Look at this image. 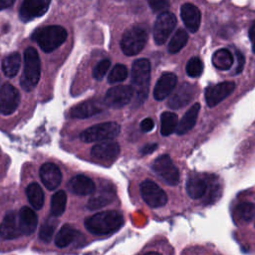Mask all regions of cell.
I'll list each match as a JSON object with an SVG mask.
<instances>
[{
  "label": "cell",
  "instance_id": "4316f807",
  "mask_svg": "<svg viewBox=\"0 0 255 255\" xmlns=\"http://www.w3.org/2000/svg\"><path fill=\"white\" fill-rule=\"evenodd\" d=\"M21 65V56L19 53H12L6 56L2 61V71L8 78L17 75Z\"/></svg>",
  "mask_w": 255,
  "mask_h": 255
},
{
  "label": "cell",
  "instance_id": "484cf974",
  "mask_svg": "<svg viewBox=\"0 0 255 255\" xmlns=\"http://www.w3.org/2000/svg\"><path fill=\"white\" fill-rule=\"evenodd\" d=\"M79 235L78 231L74 229L71 225L65 224L61 227L59 232L56 234L55 237V244L59 248H64L69 246Z\"/></svg>",
  "mask_w": 255,
  "mask_h": 255
},
{
  "label": "cell",
  "instance_id": "9a60e30c",
  "mask_svg": "<svg viewBox=\"0 0 255 255\" xmlns=\"http://www.w3.org/2000/svg\"><path fill=\"white\" fill-rule=\"evenodd\" d=\"M195 94L194 87L188 83L181 84L168 99L167 106L171 109H179L186 106Z\"/></svg>",
  "mask_w": 255,
  "mask_h": 255
},
{
  "label": "cell",
  "instance_id": "d6986e66",
  "mask_svg": "<svg viewBox=\"0 0 255 255\" xmlns=\"http://www.w3.org/2000/svg\"><path fill=\"white\" fill-rule=\"evenodd\" d=\"M104 103L100 100L93 99L89 101H85L71 110V116L77 119H86L97 114H100L104 110Z\"/></svg>",
  "mask_w": 255,
  "mask_h": 255
},
{
  "label": "cell",
  "instance_id": "f6af8a7d",
  "mask_svg": "<svg viewBox=\"0 0 255 255\" xmlns=\"http://www.w3.org/2000/svg\"><path fill=\"white\" fill-rule=\"evenodd\" d=\"M144 255H161L160 253H158V252H155V251H151V252H147V253H145Z\"/></svg>",
  "mask_w": 255,
  "mask_h": 255
},
{
  "label": "cell",
  "instance_id": "ee69618b",
  "mask_svg": "<svg viewBox=\"0 0 255 255\" xmlns=\"http://www.w3.org/2000/svg\"><path fill=\"white\" fill-rule=\"evenodd\" d=\"M14 4L13 0H0V10H4Z\"/></svg>",
  "mask_w": 255,
  "mask_h": 255
},
{
  "label": "cell",
  "instance_id": "8992f818",
  "mask_svg": "<svg viewBox=\"0 0 255 255\" xmlns=\"http://www.w3.org/2000/svg\"><path fill=\"white\" fill-rule=\"evenodd\" d=\"M147 41V32L140 26H133L127 30L121 40V48L125 55L134 56L138 54Z\"/></svg>",
  "mask_w": 255,
  "mask_h": 255
},
{
  "label": "cell",
  "instance_id": "6da1fadb",
  "mask_svg": "<svg viewBox=\"0 0 255 255\" xmlns=\"http://www.w3.org/2000/svg\"><path fill=\"white\" fill-rule=\"evenodd\" d=\"M124 216L115 210L96 213L85 220L86 229L95 235H107L116 232L124 224Z\"/></svg>",
  "mask_w": 255,
  "mask_h": 255
},
{
  "label": "cell",
  "instance_id": "cb8c5ba5",
  "mask_svg": "<svg viewBox=\"0 0 255 255\" xmlns=\"http://www.w3.org/2000/svg\"><path fill=\"white\" fill-rule=\"evenodd\" d=\"M115 197L114 190L110 189L109 187L101 188L98 192H96L88 201V208L90 210H97L100 209L108 204H110Z\"/></svg>",
  "mask_w": 255,
  "mask_h": 255
},
{
  "label": "cell",
  "instance_id": "277c9868",
  "mask_svg": "<svg viewBox=\"0 0 255 255\" xmlns=\"http://www.w3.org/2000/svg\"><path fill=\"white\" fill-rule=\"evenodd\" d=\"M33 39L44 52L50 53L65 42L67 31L61 26H46L37 30L33 35Z\"/></svg>",
  "mask_w": 255,
  "mask_h": 255
},
{
  "label": "cell",
  "instance_id": "d4e9b609",
  "mask_svg": "<svg viewBox=\"0 0 255 255\" xmlns=\"http://www.w3.org/2000/svg\"><path fill=\"white\" fill-rule=\"evenodd\" d=\"M207 190L206 179L200 175H192L186 182L187 194L193 198L198 199L205 195Z\"/></svg>",
  "mask_w": 255,
  "mask_h": 255
},
{
  "label": "cell",
  "instance_id": "2e32d148",
  "mask_svg": "<svg viewBox=\"0 0 255 255\" xmlns=\"http://www.w3.org/2000/svg\"><path fill=\"white\" fill-rule=\"evenodd\" d=\"M21 235L18 213L14 211L7 213L0 224V237L5 240H12Z\"/></svg>",
  "mask_w": 255,
  "mask_h": 255
},
{
  "label": "cell",
  "instance_id": "5bb4252c",
  "mask_svg": "<svg viewBox=\"0 0 255 255\" xmlns=\"http://www.w3.org/2000/svg\"><path fill=\"white\" fill-rule=\"evenodd\" d=\"M235 89L233 82H222L214 86H210L205 90V100L208 107L212 108L227 98Z\"/></svg>",
  "mask_w": 255,
  "mask_h": 255
},
{
  "label": "cell",
  "instance_id": "603a6c76",
  "mask_svg": "<svg viewBox=\"0 0 255 255\" xmlns=\"http://www.w3.org/2000/svg\"><path fill=\"white\" fill-rule=\"evenodd\" d=\"M199 110H200V105L198 103L193 104L189 108V110L184 114V116L181 118L179 124L177 125L176 130H175L177 134L182 135V134L186 133L187 131H189L194 127Z\"/></svg>",
  "mask_w": 255,
  "mask_h": 255
},
{
  "label": "cell",
  "instance_id": "9c48e42d",
  "mask_svg": "<svg viewBox=\"0 0 255 255\" xmlns=\"http://www.w3.org/2000/svg\"><path fill=\"white\" fill-rule=\"evenodd\" d=\"M176 22V17L170 12H163L157 16L153 25V39L157 45H162L167 40Z\"/></svg>",
  "mask_w": 255,
  "mask_h": 255
},
{
  "label": "cell",
  "instance_id": "ab89813d",
  "mask_svg": "<svg viewBox=\"0 0 255 255\" xmlns=\"http://www.w3.org/2000/svg\"><path fill=\"white\" fill-rule=\"evenodd\" d=\"M153 128H154V123H153V121H152L151 119H149V118H146V119L142 120L141 123H140V129H141L142 131H145V132L150 131Z\"/></svg>",
  "mask_w": 255,
  "mask_h": 255
},
{
  "label": "cell",
  "instance_id": "44dd1931",
  "mask_svg": "<svg viewBox=\"0 0 255 255\" xmlns=\"http://www.w3.org/2000/svg\"><path fill=\"white\" fill-rule=\"evenodd\" d=\"M18 219L22 235L28 236L36 230L38 218L36 213L30 207H22L18 212Z\"/></svg>",
  "mask_w": 255,
  "mask_h": 255
},
{
  "label": "cell",
  "instance_id": "5b68a950",
  "mask_svg": "<svg viewBox=\"0 0 255 255\" xmlns=\"http://www.w3.org/2000/svg\"><path fill=\"white\" fill-rule=\"evenodd\" d=\"M121 131L120 126L115 122H107L92 126L81 132L80 137L85 142L109 141Z\"/></svg>",
  "mask_w": 255,
  "mask_h": 255
},
{
  "label": "cell",
  "instance_id": "7402d4cb",
  "mask_svg": "<svg viewBox=\"0 0 255 255\" xmlns=\"http://www.w3.org/2000/svg\"><path fill=\"white\" fill-rule=\"evenodd\" d=\"M69 189L78 195H88L95 192V183L94 181L83 174L76 175L72 177L68 183Z\"/></svg>",
  "mask_w": 255,
  "mask_h": 255
},
{
  "label": "cell",
  "instance_id": "f1b7e54d",
  "mask_svg": "<svg viewBox=\"0 0 255 255\" xmlns=\"http://www.w3.org/2000/svg\"><path fill=\"white\" fill-rule=\"evenodd\" d=\"M178 125V117L172 112H164L160 116V133L163 136L171 134L176 130Z\"/></svg>",
  "mask_w": 255,
  "mask_h": 255
},
{
  "label": "cell",
  "instance_id": "b9f144b4",
  "mask_svg": "<svg viewBox=\"0 0 255 255\" xmlns=\"http://www.w3.org/2000/svg\"><path fill=\"white\" fill-rule=\"evenodd\" d=\"M236 55H237V63H238L236 73H240L243 69V66H244V56L239 51H236Z\"/></svg>",
  "mask_w": 255,
  "mask_h": 255
},
{
  "label": "cell",
  "instance_id": "836d02e7",
  "mask_svg": "<svg viewBox=\"0 0 255 255\" xmlns=\"http://www.w3.org/2000/svg\"><path fill=\"white\" fill-rule=\"evenodd\" d=\"M128 77V68L123 64H117L108 76V82L110 84H116L123 82Z\"/></svg>",
  "mask_w": 255,
  "mask_h": 255
},
{
  "label": "cell",
  "instance_id": "52a82bcc",
  "mask_svg": "<svg viewBox=\"0 0 255 255\" xmlns=\"http://www.w3.org/2000/svg\"><path fill=\"white\" fill-rule=\"evenodd\" d=\"M153 172L166 184L176 185L179 181V172L167 154L158 156L152 163Z\"/></svg>",
  "mask_w": 255,
  "mask_h": 255
},
{
  "label": "cell",
  "instance_id": "e575fe53",
  "mask_svg": "<svg viewBox=\"0 0 255 255\" xmlns=\"http://www.w3.org/2000/svg\"><path fill=\"white\" fill-rule=\"evenodd\" d=\"M186 74L191 78H197L203 71V63L198 57L190 58L186 63Z\"/></svg>",
  "mask_w": 255,
  "mask_h": 255
},
{
  "label": "cell",
  "instance_id": "1f68e13d",
  "mask_svg": "<svg viewBox=\"0 0 255 255\" xmlns=\"http://www.w3.org/2000/svg\"><path fill=\"white\" fill-rule=\"evenodd\" d=\"M188 35L187 32L183 29H178L174 35L171 37V40L168 44V52L171 54H175L179 52L187 43Z\"/></svg>",
  "mask_w": 255,
  "mask_h": 255
},
{
  "label": "cell",
  "instance_id": "f35d334b",
  "mask_svg": "<svg viewBox=\"0 0 255 255\" xmlns=\"http://www.w3.org/2000/svg\"><path fill=\"white\" fill-rule=\"evenodd\" d=\"M150 8L152 9L153 12H166L165 10H167V8L169 7V3L167 1H163V0H153V1H149L148 2Z\"/></svg>",
  "mask_w": 255,
  "mask_h": 255
},
{
  "label": "cell",
  "instance_id": "d590c367",
  "mask_svg": "<svg viewBox=\"0 0 255 255\" xmlns=\"http://www.w3.org/2000/svg\"><path fill=\"white\" fill-rule=\"evenodd\" d=\"M56 225H57V222H55L54 220H52V219L46 220L40 228V232H39L40 240H42L44 242H49L54 235Z\"/></svg>",
  "mask_w": 255,
  "mask_h": 255
},
{
  "label": "cell",
  "instance_id": "60d3db41",
  "mask_svg": "<svg viewBox=\"0 0 255 255\" xmlns=\"http://www.w3.org/2000/svg\"><path fill=\"white\" fill-rule=\"evenodd\" d=\"M156 148H157V143H155V142L146 143L145 145H143L141 147L140 153L141 154H149V153H152Z\"/></svg>",
  "mask_w": 255,
  "mask_h": 255
},
{
  "label": "cell",
  "instance_id": "3957f363",
  "mask_svg": "<svg viewBox=\"0 0 255 255\" xmlns=\"http://www.w3.org/2000/svg\"><path fill=\"white\" fill-rule=\"evenodd\" d=\"M41 76V63L35 48L29 47L24 52V70L20 80L25 91H32L38 84Z\"/></svg>",
  "mask_w": 255,
  "mask_h": 255
},
{
  "label": "cell",
  "instance_id": "83f0119b",
  "mask_svg": "<svg viewBox=\"0 0 255 255\" xmlns=\"http://www.w3.org/2000/svg\"><path fill=\"white\" fill-rule=\"evenodd\" d=\"M212 64L215 68L226 71L230 69L233 64V56L228 49H219L212 56Z\"/></svg>",
  "mask_w": 255,
  "mask_h": 255
},
{
  "label": "cell",
  "instance_id": "ac0fdd59",
  "mask_svg": "<svg viewBox=\"0 0 255 255\" xmlns=\"http://www.w3.org/2000/svg\"><path fill=\"white\" fill-rule=\"evenodd\" d=\"M180 16L181 19L187 28V30L191 33L197 32L200 21H201V14L199 9L191 4V3H185L180 8Z\"/></svg>",
  "mask_w": 255,
  "mask_h": 255
},
{
  "label": "cell",
  "instance_id": "e0dca14e",
  "mask_svg": "<svg viewBox=\"0 0 255 255\" xmlns=\"http://www.w3.org/2000/svg\"><path fill=\"white\" fill-rule=\"evenodd\" d=\"M40 177L43 184L49 190L56 189L62 181V173L59 167L52 163H44L40 168Z\"/></svg>",
  "mask_w": 255,
  "mask_h": 255
},
{
  "label": "cell",
  "instance_id": "d6a6232c",
  "mask_svg": "<svg viewBox=\"0 0 255 255\" xmlns=\"http://www.w3.org/2000/svg\"><path fill=\"white\" fill-rule=\"evenodd\" d=\"M235 213L239 219L249 222L255 216V204L251 202H243L236 206Z\"/></svg>",
  "mask_w": 255,
  "mask_h": 255
},
{
  "label": "cell",
  "instance_id": "8fae6325",
  "mask_svg": "<svg viewBox=\"0 0 255 255\" xmlns=\"http://www.w3.org/2000/svg\"><path fill=\"white\" fill-rule=\"evenodd\" d=\"M120 145L116 141H103L95 144L91 149L93 159L102 164H110L119 156Z\"/></svg>",
  "mask_w": 255,
  "mask_h": 255
},
{
  "label": "cell",
  "instance_id": "4dcf8cb0",
  "mask_svg": "<svg viewBox=\"0 0 255 255\" xmlns=\"http://www.w3.org/2000/svg\"><path fill=\"white\" fill-rule=\"evenodd\" d=\"M67 204V194L64 190L57 191L51 199V214L55 217L61 216L65 209Z\"/></svg>",
  "mask_w": 255,
  "mask_h": 255
},
{
  "label": "cell",
  "instance_id": "ffe728a7",
  "mask_svg": "<svg viewBox=\"0 0 255 255\" xmlns=\"http://www.w3.org/2000/svg\"><path fill=\"white\" fill-rule=\"evenodd\" d=\"M177 83V78L172 73H165L161 75L155 84L153 90V97L157 101H161L168 97L174 90Z\"/></svg>",
  "mask_w": 255,
  "mask_h": 255
},
{
  "label": "cell",
  "instance_id": "7bdbcfd3",
  "mask_svg": "<svg viewBox=\"0 0 255 255\" xmlns=\"http://www.w3.org/2000/svg\"><path fill=\"white\" fill-rule=\"evenodd\" d=\"M249 38H250V41L252 44L253 52L255 53V21L253 22V24L251 25V27L249 29Z\"/></svg>",
  "mask_w": 255,
  "mask_h": 255
},
{
  "label": "cell",
  "instance_id": "4fadbf2b",
  "mask_svg": "<svg viewBox=\"0 0 255 255\" xmlns=\"http://www.w3.org/2000/svg\"><path fill=\"white\" fill-rule=\"evenodd\" d=\"M50 5L47 0H26L21 4L19 17L23 22H29L44 15Z\"/></svg>",
  "mask_w": 255,
  "mask_h": 255
},
{
  "label": "cell",
  "instance_id": "7a4b0ae2",
  "mask_svg": "<svg viewBox=\"0 0 255 255\" xmlns=\"http://www.w3.org/2000/svg\"><path fill=\"white\" fill-rule=\"evenodd\" d=\"M150 80V63L146 59L135 60L131 68V88L136 96V104L146 99Z\"/></svg>",
  "mask_w": 255,
  "mask_h": 255
},
{
  "label": "cell",
  "instance_id": "ba28073f",
  "mask_svg": "<svg viewBox=\"0 0 255 255\" xmlns=\"http://www.w3.org/2000/svg\"><path fill=\"white\" fill-rule=\"evenodd\" d=\"M140 194L143 201L152 208H158L167 202V195L154 181L146 179L140 183Z\"/></svg>",
  "mask_w": 255,
  "mask_h": 255
},
{
  "label": "cell",
  "instance_id": "74e56055",
  "mask_svg": "<svg viewBox=\"0 0 255 255\" xmlns=\"http://www.w3.org/2000/svg\"><path fill=\"white\" fill-rule=\"evenodd\" d=\"M110 66H111L110 60L104 59V60L100 61V62L96 65V67L94 68V71H93V76H94V78H95L96 80H99V81L102 80V79L105 77V75L107 74V72H108Z\"/></svg>",
  "mask_w": 255,
  "mask_h": 255
},
{
  "label": "cell",
  "instance_id": "7c38bea8",
  "mask_svg": "<svg viewBox=\"0 0 255 255\" xmlns=\"http://www.w3.org/2000/svg\"><path fill=\"white\" fill-rule=\"evenodd\" d=\"M20 103V94L11 84H3L0 90V113L4 116L13 114Z\"/></svg>",
  "mask_w": 255,
  "mask_h": 255
},
{
  "label": "cell",
  "instance_id": "30bf717a",
  "mask_svg": "<svg viewBox=\"0 0 255 255\" xmlns=\"http://www.w3.org/2000/svg\"><path fill=\"white\" fill-rule=\"evenodd\" d=\"M133 96V90L129 86H116L111 88L105 96L104 104L113 109H120L128 105Z\"/></svg>",
  "mask_w": 255,
  "mask_h": 255
},
{
  "label": "cell",
  "instance_id": "8d00e7d4",
  "mask_svg": "<svg viewBox=\"0 0 255 255\" xmlns=\"http://www.w3.org/2000/svg\"><path fill=\"white\" fill-rule=\"evenodd\" d=\"M207 190H206V201L208 203L213 202L216 200V198L219 195V183L217 182V179L214 176L207 177Z\"/></svg>",
  "mask_w": 255,
  "mask_h": 255
},
{
  "label": "cell",
  "instance_id": "f546056e",
  "mask_svg": "<svg viewBox=\"0 0 255 255\" xmlns=\"http://www.w3.org/2000/svg\"><path fill=\"white\" fill-rule=\"evenodd\" d=\"M27 198L35 209H41L44 204V193L38 183H30L26 188Z\"/></svg>",
  "mask_w": 255,
  "mask_h": 255
}]
</instances>
